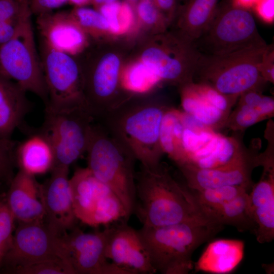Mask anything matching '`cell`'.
<instances>
[{"mask_svg":"<svg viewBox=\"0 0 274 274\" xmlns=\"http://www.w3.org/2000/svg\"><path fill=\"white\" fill-rule=\"evenodd\" d=\"M135 179L133 214L143 226H163L200 219L209 221L190 190L181 185L161 162L153 166L140 164Z\"/></svg>","mask_w":274,"mask_h":274,"instance_id":"cell-1","label":"cell"},{"mask_svg":"<svg viewBox=\"0 0 274 274\" xmlns=\"http://www.w3.org/2000/svg\"><path fill=\"white\" fill-rule=\"evenodd\" d=\"M222 227L200 219L163 226H143L138 230L156 272L187 274L193 268L194 251Z\"/></svg>","mask_w":274,"mask_h":274,"instance_id":"cell-2","label":"cell"},{"mask_svg":"<svg viewBox=\"0 0 274 274\" xmlns=\"http://www.w3.org/2000/svg\"><path fill=\"white\" fill-rule=\"evenodd\" d=\"M154 102L123 101L98 120L140 164L153 166L164 153L160 143L163 116L169 109Z\"/></svg>","mask_w":274,"mask_h":274,"instance_id":"cell-3","label":"cell"},{"mask_svg":"<svg viewBox=\"0 0 274 274\" xmlns=\"http://www.w3.org/2000/svg\"><path fill=\"white\" fill-rule=\"evenodd\" d=\"M86 153L87 167L118 197L129 219L133 214L136 200V159L97 121L92 125Z\"/></svg>","mask_w":274,"mask_h":274,"instance_id":"cell-4","label":"cell"},{"mask_svg":"<svg viewBox=\"0 0 274 274\" xmlns=\"http://www.w3.org/2000/svg\"><path fill=\"white\" fill-rule=\"evenodd\" d=\"M267 46L265 43L222 55L201 54L194 77H199V82L237 98L265 81L259 65Z\"/></svg>","mask_w":274,"mask_h":274,"instance_id":"cell-5","label":"cell"},{"mask_svg":"<svg viewBox=\"0 0 274 274\" xmlns=\"http://www.w3.org/2000/svg\"><path fill=\"white\" fill-rule=\"evenodd\" d=\"M194 43L201 54L222 55L265 42L248 8L221 0L208 27Z\"/></svg>","mask_w":274,"mask_h":274,"instance_id":"cell-6","label":"cell"},{"mask_svg":"<svg viewBox=\"0 0 274 274\" xmlns=\"http://www.w3.org/2000/svg\"><path fill=\"white\" fill-rule=\"evenodd\" d=\"M95 121L85 106L63 110L45 107L44 121L38 130L52 146L55 157L54 167L69 168L86 153Z\"/></svg>","mask_w":274,"mask_h":274,"instance_id":"cell-7","label":"cell"},{"mask_svg":"<svg viewBox=\"0 0 274 274\" xmlns=\"http://www.w3.org/2000/svg\"><path fill=\"white\" fill-rule=\"evenodd\" d=\"M27 15L14 37L0 47V76L12 80L26 92L39 97L45 106L48 94L31 21Z\"/></svg>","mask_w":274,"mask_h":274,"instance_id":"cell-8","label":"cell"},{"mask_svg":"<svg viewBox=\"0 0 274 274\" xmlns=\"http://www.w3.org/2000/svg\"><path fill=\"white\" fill-rule=\"evenodd\" d=\"M70 185L75 215L84 224L96 227L128 220L118 197L87 167L76 169Z\"/></svg>","mask_w":274,"mask_h":274,"instance_id":"cell-9","label":"cell"},{"mask_svg":"<svg viewBox=\"0 0 274 274\" xmlns=\"http://www.w3.org/2000/svg\"><path fill=\"white\" fill-rule=\"evenodd\" d=\"M39 55L48 94L45 107L55 110L87 107L83 74L73 56L52 48L42 40Z\"/></svg>","mask_w":274,"mask_h":274,"instance_id":"cell-10","label":"cell"},{"mask_svg":"<svg viewBox=\"0 0 274 274\" xmlns=\"http://www.w3.org/2000/svg\"><path fill=\"white\" fill-rule=\"evenodd\" d=\"M5 256L13 269L53 260L63 261L71 266L62 235L53 232L44 221L19 222Z\"/></svg>","mask_w":274,"mask_h":274,"instance_id":"cell-11","label":"cell"},{"mask_svg":"<svg viewBox=\"0 0 274 274\" xmlns=\"http://www.w3.org/2000/svg\"><path fill=\"white\" fill-rule=\"evenodd\" d=\"M161 47H152L143 53V63L160 80L181 83L193 81L201 55L194 42L182 37L167 40Z\"/></svg>","mask_w":274,"mask_h":274,"instance_id":"cell-12","label":"cell"},{"mask_svg":"<svg viewBox=\"0 0 274 274\" xmlns=\"http://www.w3.org/2000/svg\"><path fill=\"white\" fill-rule=\"evenodd\" d=\"M109 225L105 226L102 230L91 233L84 232L76 226L62 235L75 274H129L106 256Z\"/></svg>","mask_w":274,"mask_h":274,"instance_id":"cell-13","label":"cell"},{"mask_svg":"<svg viewBox=\"0 0 274 274\" xmlns=\"http://www.w3.org/2000/svg\"><path fill=\"white\" fill-rule=\"evenodd\" d=\"M68 170V167H55L47 181L40 184L45 223L58 235H63L74 228L78 221L73 208Z\"/></svg>","mask_w":274,"mask_h":274,"instance_id":"cell-14","label":"cell"},{"mask_svg":"<svg viewBox=\"0 0 274 274\" xmlns=\"http://www.w3.org/2000/svg\"><path fill=\"white\" fill-rule=\"evenodd\" d=\"M124 220L109 225L106 256L111 262L129 274L156 272L138 230Z\"/></svg>","mask_w":274,"mask_h":274,"instance_id":"cell-15","label":"cell"},{"mask_svg":"<svg viewBox=\"0 0 274 274\" xmlns=\"http://www.w3.org/2000/svg\"><path fill=\"white\" fill-rule=\"evenodd\" d=\"M41 40L52 48L73 56L86 45L83 29L71 12H51L37 16Z\"/></svg>","mask_w":274,"mask_h":274,"instance_id":"cell-16","label":"cell"},{"mask_svg":"<svg viewBox=\"0 0 274 274\" xmlns=\"http://www.w3.org/2000/svg\"><path fill=\"white\" fill-rule=\"evenodd\" d=\"M263 166L259 181L249 194L251 210L256 227L254 232L261 244L274 238V168L271 158L260 159Z\"/></svg>","mask_w":274,"mask_h":274,"instance_id":"cell-17","label":"cell"},{"mask_svg":"<svg viewBox=\"0 0 274 274\" xmlns=\"http://www.w3.org/2000/svg\"><path fill=\"white\" fill-rule=\"evenodd\" d=\"M257 165V159H248L230 165L213 168H199L189 165L179 168L191 190L226 186H243L250 189L253 186L251 172Z\"/></svg>","mask_w":274,"mask_h":274,"instance_id":"cell-18","label":"cell"},{"mask_svg":"<svg viewBox=\"0 0 274 274\" xmlns=\"http://www.w3.org/2000/svg\"><path fill=\"white\" fill-rule=\"evenodd\" d=\"M7 203L19 222L42 221L45 210L35 177L19 170L10 183Z\"/></svg>","mask_w":274,"mask_h":274,"instance_id":"cell-19","label":"cell"},{"mask_svg":"<svg viewBox=\"0 0 274 274\" xmlns=\"http://www.w3.org/2000/svg\"><path fill=\"white\" fill-rule=\"evenodd\" d=\"M26 92L15 82L0 76V138L11 139L15 129L22 127L32 109Z\"/></svg>","mask_w":274,"mask_h":274,"instance_id":"cell-20","label":"cell"},{"mask_svg":"<svg viewBox=\"0 0 274 274\" xmlns=\"http://www.w3.org/2000/svg\"><path fill=\"white\" fill-rule=\"evenodd\" d=\"M22 142L17 143L15 162L19 170L35 177L51 172L55 164V157L48 140L38 130L30 132Z\"/></svg>","mask_w":274,"mask_h":274,"instance_id":"cell-21","label":"cell"},{"mask_svg":"<svg viewBox=\"0 0 274 274\" xmlns=\"http://www.w3.org/2000/svg\"><path fill=\"white\" fill-rule=\"evenodd\" d=\"M244 255V243L241 240L220 239L208 246L194 264L196 271L215 273L232 271Z\"/></svg>","mask_w":274,"mask_h":274,"instance_id":"cell-22","label":"cell"},{"mask_svg":"<svg viewBox=\"0 0 274 274\" xmlns=\"http://www.w3.org/2000/svg\"><path fill=\"white\" fill-rule=\"evenodd\" d=\"M202 214L215 225L232 226L241 232L249 230L254 233L256 229L248 192L220 206L205 210Z\"/></svg>","mask_w":274,"mask_h":274,"instance_id":"cell-23","label":"cell"},{"mask_svg":"<svg viewBox=\"0 0 274 274\" xmlns=\"http://www.w3.org/2000/svg\"><path fill=\"white\" fill-rule=\"evenodd\" d=\"M220 0H187L183 7L180 25L182 36L194 42L211 22Z\"/></svg>","mask_w":274,"mask_h":274,"instance_id":"cell-24","label":"cell"},{"mask_svg":"<svg viewBox=\"0 0 274 274\" xmlns=\"http://www.w3.org/2000/svg\"><path fill=\"white\" fill-rule=\"evenodd\" d=\"M181 106L184 113L211 128L220 124L226 113L208 102L197 91L193 81L183 85Z\"/></svg>","mask_w":274,"mask_h":274,"instance_id":"cell-25","label":"cell"},{"mask_svg":"<svg viewBox=\"0 0 274 274\" xmlns=\"http://www.w3.org/2000/svg\"><path fill=\"white\" fill-rule=\"evenodd\" d=\"M248 159L238 150L236 142L219 135L217 144L208 156L189 165L199 168H213L230 165Z\"/></svg>","mask_w":274,"mask_h":274,"instance_id":"cell-26","label":"cell"},{"mask_svg":"<svg viewBox=\"0 0 274 274\" xmlns=\"http://www.w3.org/2000/svg\"><path fill=\"white\" fill-rule=\"evenodd\" d=\"M249 190L243 186H226L191 192L202 213L203 211L220 206Z\"/></svg>","mask_w":274,"mask_h":274,"instance_id":"cell-27","label":"cell"},{"mask_svg":"<svg viewBox=\"0 0 274 274\" xmlns=\"http://www.w3.org/2000/svg\"><path fill=\"white\" fill-rule=\"evenodd\" d=\"M160 79L143 62L132 66L124 75L123 85L127 90L139 93L148 91Z\"/></svg>","mask_w":274,"mask_h":274,"instance_id":"cell-28","label":"cell"},{"mask_svg":"<svg viewBox=\"0 0 274 274\" xmlns=\"http://www.w3.org/2000/svg\"><path fill=\"white\" fill-rule=\"evenodd\" d=\"M71 13L83 29L95 32L109 28L106 18L95 10L86 7H76Z\"/></svg>","mask_w":274,"mask_h":274,"instance_id":"cell-29","label":"cell"},{"mask_svg":"<svg viewBox=\"0 0 274 274\" xmlns=\"http://www.w3.org/2000/svg\"><path fill=\"white\" fill-rule=\"evenodd\" d=\"M17 143L12 139L0 138V184L10 183L16 164L15 153Z\"/></svg>","mask_w":274,"mask_h":274,"instance_id":"cell-30","label":"cell"},{"mask_svg":"<svg viewBox=\"0 0 274 274\" xmlns=\"http://www.w3.org/2000/svg\"><path fill=\"white\" fill-rule=\"evenodd\" d=\"M18 274H75L72 267L63 261H46L13 269Z\"/></svg>","mask_w":274,"mask_h":274,"instance_id":"cell-31","label":"cell"},{"mask_svg":"<svg viewBox=\"0 0 274 274\" xmlns=\"http://www.w3.org/2000/svg\"><path fill=\"white\" fill-rule=\"evenodd\" d=\"M15 220L6 201L0 200V255L5 254L11 246Z\"/></svg>","mask_w":274,"mask_h":274,"instance_id":"cell-32","label":"cell"},{"mask_svg":"<svg viewBox=\"0 0 274 274\" xmlns=\"http://www.w3.org/2000/svg\"><path fill=\"white\" fill-rule=\"evenodd\" d=\"M264 119L256 109L239 102L233 114L232 123L230 125L235 129H245Z\"/></svg>","mask_w":274,"mask_h":274,"instance_id":"cell-33","label":"cell"},{"mask_svg":"<svg viewBox=\"0 0 274 274\" xmlns=\"http://www.w3.org/2000/svg\"><path fill=\"white\" fill-rule=\"evenodd\" d=\"M29 11V0H0V22L13 19Z\"/></svg>","mask_w":274,"mask_h":274,"instance_id":"cell-34","label":"cell"},{"mask_svg":"<svg viewBox=\"0 0 274 274\" xmlns=\"http://www.w3.org/2000/svg\"><path fill=\"white\" fill-rule=\"evenodd\" d=\"M120 5L118 2L104 4L99 7V12L107 20L109 28L114 32L121 31Z\"/></svg>","mask_w":274,"mask_h":274,"instance_id":"cell-35","label":"cell"},{"mask_svg":"<svg viewBox=\"0 0 274 274\" xmlns=\"http://www.w3.org/2000/svg\"><path fill=\"white\" fill-rule=\"evenodd\" d=\"M137 12L140 18L147 24H154L162 17L161 11L152 1H140L137 6Z\"/></svg>","mask_w":274,"mask_h":274,"instance_id":"cell-36","label":"cell"},{"mask_svg":"<svg viewBox=\"0 0 274 274\" xmlns=\"http://www.w3.org/2000/svg\"><path fill=\"white\" fill-rule=\"evenodd\" d=\"M29 14H32L30 11L13 19L0 22V47L14 37L20 22Z\"/></svg>","mask_w":274,"mask_h":274,"instance_id":"cell-37","label":"cell"},{"mask_svg":"<svg viewBox=\"0 0 274 274\" xmlns=\"http://www.w3.org/2000/svg\"><path fill=\"white\" fill-rule=\"evenodd\" d=\"M67 3L68 0H29L30 12L37 16L53 12Z\"/></svg>","mask_w":274,"mask_h":274,"instance_id":"cell-38","label":"cell"},{"mask_svg":"<svg viewBox=\"0 0 274 274\" xmlns=\"http://www.w3.org/2000/svg\"><path fill=\"white\" fill-rule=\"evenodd\" d=\"M260 74L265 80L273 83L274 50L273 46H267L259 65Z\"/></svg>","mask_w":274,"mask_h":274,"instance_id":"cell-39","label":"cell"},{"mask_svg":"<svg viewBox=\"0 0 274 274\" xmlns=\"http://www.w3.org/2000/svg\"><path fill=\"white\" fill-rule=\"evenodd\" d=\"M274 0H258L255 4L256 12L264 21L271 23L274 18Z\"/></svg>","mask_w":274,"mask_h":274,"instance_id":"cell-40","label":"cell"},{"mask_svg":"<svg viewBox=\"0 0 274 274\" xmlns=\"http://www.w3.org/2000/svg\"><path fill=\"white\" fill-rule=\"evenodd\" d=\"M161 12L172 16L176 11L177 0H153Z\"/></svg>","mask_w":274,"mask_h":274,"instance_id":"cell-41","label":"cell"},{"mask_svg":"<svg viewBox=\"0 0 274 274\" xmlns=\"http://www.w3.org/2000/svg\"><path fill=\"white\" fill-rule=\"evenodd\" d=\"M236 5L244 8L248 7L254 5L258 0H232Z\"/></svg>","mask_w":274,"mask_h":274,"instance_id":"cell-42","label":"cell"},{"mask_svg":"<svg viewBox=\"0 0 274 274\" xmlns=\"http://www.w3.org/2000/svg\"><path fill=\"white\" fill-rule=\"evenodd\" d=\"M68 3L75 5L76 7H85L92 3V0H68Z\"/></svg>","mask_w":274,"mask_h":274,"instance_id":"cell-43","label":"cell"},{"mask_svg":"<svg viewBox=\"0 0 274 274\" xmlns=\"http://www.w3.org/2000/svg\"><path fill=\"white\" fill-rule=\"evenodd\" d=\"M118 2V0H92V3H93L96 6L99 7L100 6L108 3Z\"/></svg>","mask_w":274,"mask_h":274,"instance_id":"cell-44","label":"cell"},{"mask_svg":"<svg viewBox=\"0 0 274 274\" xmlns=\"http://www.w3.org/2000/svg\"><path fill=\"white\" fill-rule=\"evenodd\" d=\"M126 1H128V2L133 3V2H135L136 0H126Z\"/></svg>","mask_w":274,"mask_h":274,"instance_id":"cell-45","label":"cell"},{"mask_svg":"<svg viewBox=\"0 0 274 274\" xmlns=\"http://www.w3.org/2000/svg\"><path fill=\"white\" fill-rule=\"evenodd\" d=\"M148 1H153V0H148Z\"/></svg>","mask_w":274,"mask_h":274,"instance_id":"cell-46","label":"cell"},{"mask_svg":"<svg viewBox=\"0 0 274 274\" xmlns=\"http://www.w3.org/2000/svg\"><path fill=\"white\" fill-rule=\"evenodd\" d=\"M187 0H185V2L187 1Z\"/></svg>","mask_w":274,"mask_h":274,"instance_id":"cell-47","label":"cell"}]
</instances>
